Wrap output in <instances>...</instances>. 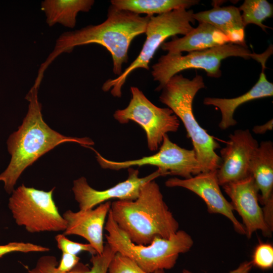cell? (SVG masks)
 <instances>
[{"instance_id":"6da1fadb","label":"cell","mask_w":273,"mask_h":273,"mask_svg":"<svg viewBox=\"0 0 273 273\" xmlns=\"http://www.w3.org/2000/svg\"><path fill=\"white\" fill-rule=\"evenodd\" d=\"M149 16H141L111 5L105 21L80 29L63 33L57 38L52 52L38 69L34 83L40 85L49 65L62 53H71L75 47L97 43L105 47L111 55L113 72H122V65L128 61L131 42L136 36L145 33Z\"/></svg>"},{"instance_id":"7a4b0ae2","label":"cell","mask_w":273,"mask_h":273,"mask_svg":"<svg viewBox=\"0 0 273 273\" xmlns=\"http://www.w3.org/2000/svg\"><path fill=\"white\" fill-rule=\"evenodd\" d=\"M38 89L33 85L26 95L25 98L29 102L27 113L18 130L12 133L7 142L11 159L0 174V181L4 182L8 194L12 193L23 171L56 146L65 142H75L83 147L94 144L88 138L66 136L51 128L42 118Z\"/></svg>"},{"instance_id":"3957f363","label":"cell","mask_w":273,"mask_h":273,"mask_svg":"<svg viewBox=\"0 0 273 273\" xmlns=\"http://www.w3.org/2000/svg\"><path fill=\"white\" fill-rule=\"evenodd\" d=\"M110 212L118 226L136 245L150 244L155 238L168 239L179 228L154 180L142 187L135 200L111 202Z\"/></svg>"},{"instance_id":"277c9868","label":"cell","mask_w":273,"mask_h":273,"mask_svg":"<svg viewBox=\"0 0 273 273\" xmlns=\"http://www.w3.org/2000/svg\"><path fill=\"white\" fill-rule=\"evenodd\" d=\"M204 87L203 78L200 75L190 79L176 74L164 85L159 97V101L183 123L202 172L216 170L220 163V157L215 152L220 147L219 143L199 125L193 112L194 99L198 92Z\"/></svg>"},{"instance_id":"5b68a950","label":"cell","mask_w":273,"mask_h":273,"mask_svg":"<svg viewBox=\"0 0 273 273\" xmlns=\"http://www.w3.org/2000/svg\"><path fill=\"white\" fill-rule=\"evenodd\" d=\"M104 229L107 232V243L116 252L133 260L147 273L173 268L179 255L189 251L194 244L189 234L178 230L168 239L155 238L150 244L136 245L118 226L110 211Z\"/></svg>"},{"instance_id":"8992f818","label":"cell","mask_w":273,"mask_h":273,"mask_svg":"<svg viewBox=\"0 0 273 273\" xmlns=\"http://www.w3.org/2000/svg\"><path fill=\"white\" fill-rule=\"evenodd\" d=\"M271 55L269 50L263 54L252 53L248 47L233 43H226L210 49L182 54L168 53L161 56L152 66V75L159 84L156 88L160 91L168 81L180 71L188 69H200L211 77L218 78L221 75V61L230 57H239L245 59H253L260 63L267 61Z\"/></svg>"},{"instance_id":"52a82bcc","label":"cell","mask_w":273,"mask_h":273,"mask_svg":"<svg viewBox=\"0 0 273 273\" xmlns=\"http://www.w3.org/2000/svg\"><path fill=\"white\" fill-rule=\"evenodd\" d=\"M194 13L192 10L178 9L150 16L145 32L146 39L139 55L120 75L107 80L103 90H110L114 97H121L122 86L128 76L138 68L149 70L151 60L166 39L177 34L185 35L194 28L191 25L195 21Z\"/></svg>"},{"instance_id":"ba28073f","label":"cell","mask_w":273,"mask_h":273,"mask_svg":"<svg viewBox=\"0 0 273 273\" xmlns=\"http://www.w3.org/2000/svg\"><path fill=\"white\" fill-rule=\"evenodd\" d=\"M55 189L44 191L22 184L14 189L8 206L17 224L31 233L64 231L66 221L53 199Z\"/></svg>"},{"instance_id":"9c48e42d","label":"cell","mask_w":273,"mask_h":273,"mask_svg":"<svg viewBox=\"0 0 273 273\" xmlns=\"http://www.w3.org/2000/svg\"><path fill=\"white\" fill-rule=\"evenodd\" d=\"M130 92L128 106L116 110L113 116L121 124L132 121L140 125L146 133L149 149L156 151L165 134L177 131L179 119L169 108H160L153 104L138 87L131 86Z\"/></svg>"},{"instance_id":"30bf717a","label":"cell","mask_w":273,"mask_h":273,"mask_svg":"<svg viewBox=\"0 0 273 273\" xmlns=\"http://www.w3.org/2000/svg\"><path fill=\"white\" fill-rule=\"evenodd\" d=\"M102 168L118 170L133 166L152 165L158 167L166 176L177 175L189 178L202 172L201 167L193 149L181 148L169 139L167 134L163 139L159 150L155 154L142 158L124 161H115L103 157L92 148Z\"/></svg>"},{"instance_id":"8fae6325","label":"cell","mask_w":273,"mask_h":273,"mask_svg":"<svg viewBox=\"0 0 273 273\" xmlns=\"http://www.w3.org/2000/svg\"><path fill=\"white\" fill-rule=\"evenodd\" d=\"M128 175L126 180L104 190H97L92 188L83 176L74 180L72 189L75 199L78 203L79 210L93 209L95 206L112 199L134 200L145 184L159 176H165L158 169L143 177H139L138 169L130 167L128 168Z\"/></svg>"},{"instance_id":"7c38bea8","label":"cell","mask_w":273,"mask_h":273,"mask_svg":"<svg viewBox=\"0 0 273 273\" xmlns=\"http://www.w3.org/2000/svg\"><path fill=\"white\" fill-rule=\"evenodd\" d=\"M220 150V163L216 170L219 186L244 179L250 175V163L259 144L249 129H238L230 134Z\"/></svg>"},{"instance_id":"4fadbf2b","label":"cell","mask_w":273,"mask_h":273,"mask_svg":"<svg viewBox=\"0 0 273 273\" xmlns=\"http://www.w3.org/2000/svg\"><path fill=\"white\" fill-rule=\"evenodd\" d=\"M231 199V204L242 218L245 235L248 239L256 231H261L267 237L271 236L272 231L267 224L262 208L259 205V191L251 175L234 183L222 186Z\"/></svg>"},{"instance_id":"5bb4252c","label":"cell","mask_w":273,"mask_h":273,"mask_svg":"<svg viewBox=\"0 0 273 273\" xmlns=\"http://www.w3.org/2000/svg\"><path fill=\"white\" fill-rule=\"evenodd\" d=\"M168 187H182L199 196L205 203L211 214H220L233 223L235 230L245 235V228L235 216L234 208L223 195L216 175V170L201 172L189 178H170L165 183Z\"/></svg>"},{"instance_id":"9a60e30c","label":"cell","mask_w":273,"mask_h":273,"mask_svg":"<svg viewBox=\"0 0 273 273\" xmlns=\"http://www.w3.org/2000/svg\"><path fill=\"white\" fill-rule=\"evenodd\" d=\"M111 204V202L109 201L100 204L95 209L77 212L67 210L62 216L66 221V228L63 234L83 237L95 249L97 254H102L105 245L103 230Z\"/></svg>"},{"instance_id":"2e32d148","label":"cell","mask_w":273,"mask_h":273,"mask_svg":"<svg viewBox=\"0 0 273 273\" xmlns=\"http://www.w3.org/2000/svg\"><path fill=\"white\" fill-rule=\"evenodd\" d=\"M250 173L260 195L266 222L273 231V143L262 141L254 152L250 163Z\"/></svg>"},{"instance_id":"e0dca14e","label":"cell","mask_w":273,"mask_h":273,"mask_svg":"<svg viewBox=\"0 0 273 273\" xmlns=\"http://www.w3.org/2000/svg\"><path fill=\"white\" fill-rule=\"evenodd\" d=\"M261 65L262 70L258 81L246 93L234 98L206 97L204 99V105L213 106L220 110L221 118L218 126L220 129L224 130L237 124L234 114L240 105L252 100L272 96L273 83L266 77L264 72L265 63Z\"/></svg>"},{"instance_id":"ac0fdd59","label":"cell","mask_w":273,"mask_h":273,"mask_svg":"<svg viewBox=\"0 0 273 273\" xmlns=\"http://www.w3.org/2000/svg\"><path fill=\"white\" fill-rule=\"evenodd\" d=\"M229 43V38L221 32L209 24L201 22L184 36L174 37L171 41L163 42L160 47L168 53L176 54L206 50Z\"/></svg>"},{"instance_id":"d6986e66","label":"cell","mask_w":273,"mask_h":273,"mask_svg":"<svg viewBox=\"0 0 273 273\" xmlns=\"http://www.w3.org/2000/svg\"><path fill=\"white\" fill-rule=\"evenodd\" d=\"M199 23H207L224 34L231 43L247 47L245 41V26L239 8L233 6L214 5L210 10L194 13Z\"/></svg>"},{"instance_id":"ffe728a7","label":"cell","mask_w":273,"mask_h":273,"mask_svg":"<svg viewBox=\"0 0 273 273\" xmlns=\"http://www.w3.org/2000/svg\"><path fill=\"white\" fill-rule=\"evenodd\" d=\"M94 3L93 0H45L41 3V9L50 27L59 23L73 28L78 13L89 11Z\"/></svg>"},{"instance_id":"44dd1931","label":"cell","mask_w":273,"mask_h":273,"mask_svg":"<svg viewBox=\"0 0 273 273\" xmlns=\"http://www.w3.org/2000/svg\"><path fill=\"white\" fill-rule=\"evenodd\" d=\"M107 243L101 254L92 256V267L89 268L81 263H78L71 270L65 273H107L109 263L116 253ZM58 262L53 255H44L38 258L34 267L28 270L29 273H60L56 267Z\"/></svg>"},{"instance_id":"7402d4cb","label":"cell","mask_w":273,"mask_h":273,"mask_svg":"<svg viewBox=\"0 0 273 273\" xmlns=\"http://www.w3.org/2000/svg\"><path fill=\"white\" fill-rule=\"evenodd\" d=\"M198 0H112L111 5L116 8L140 15L152 16L173 10L188 9L198 4Z\"/></svg>"},{"instance_id":"603a6c76","label":"cell","mask_w":273,"mask_h":273,"mask_svg":"<svg viewBox=\"0 0 273 273\" xmlns=\"http://www.w3.org/2000/svg\"><path fill=\"white\" fill-rule=\"evenodd\" d=\"M239 8L242 12L241 17L245 27L254 24L266 31L269 27L263 22L273 15V6L266 0H245Z\"/></svg>"},{"instance_id":"cb8c5ba5","label":"cell","mask_w":273,"mask_h":273,"mask_svg":"<svg viewBox=\"0 0 273 273\" xmlns=\"http://www.w3.org/2000/svg\"><path fill=\"white\" fill-rule=\"evenodd\" d=\"M107 273H147L133 260L116 252L111 260Z\"/></svg>"},{"instance_id":"d4e9b609","label":"cell","mask_w":273,"mask_h":273,"mask_svg":"<svg viewBox=\"0 0 273 273\" xmlns=\"http://www.w3.org/2000/svg\"><path fill=\"white\" fill-rule=\"evenodd\" d=\"M251 262L261 269H268L273 266V246L268 243H259L255 248Z\"/></svg>"},{"instance_id":"484cf974","label":"cell","mask_w":273,"mask_h":273,"mask_svg":"<svg viewBox=\"0 0 273 273\" xmlns=\"http://www.w3.org/2000/svg\"><path fill=\"white\" fill-rule=\"evenodd\" d=\"M55 240L58 248L62 252L77 255L81 251H86L92 255L97 254V251L90 244H82L71 241L63 234L56 236Z\"/></svg>"},{"instance_id":"4316f807","label":"cell","mask_w":273,"mask_h":273,"mask_svg":"<svg viewBox=\"0 0 273 273\" xmlns=\"http://www.w3.org/2000/svg\"><path fill=\"white\" fill-rule=\"evenodd\" d=\"M48 247L31 243L11 242L4 245H0V258L4 255L13 252L28 253L31 252H47Z\"/></svg>"},{"instance_id":"83f0119b","label":"cell","mask_w":273,"mask_h":273,"mask_svg":"<svg viewBox=\"0 0 273 273\" xmlns=\"http://www.w3.org/2000/svg\"><path fill=\"white\" fill-rule=\"evenodd\" d=\"M79 259L80 258L76 255L62 252L56 269L60 273L69 272L79 263Z\"/></svg>"},{"instance_id":"f1b7e54d","label":"cell","mask_w":273,"mask_h":273,"mask_svg":"<svg viewBox=\"0 0 273 273\" xmlns=\"http://www.w3.org/2000/svg\"><path fill=\"white\" fill-rule=\"evenodd\" d=\"M253 266L251 261H245L242 262L236 269L230 271L229 273H249ZM182 272L183 273H193L186 269H183Z\"/></svg>"},{"instance_id":"f546056e","label":"cell","mask_w":273,"mask_h":273,"mask_svg":"<svg viewBox=\"0 0 273 273\" xmlns=\"http://www.w3.org/2000/svg\"><path fill=\"white\" fill-rule=\"evenodd\" d=\"M273 120L271 119L264 124L255 126L252 131L256 134H263L272 129Z\"/></svg>"},{"instance_id":"4dcf8cb0","label":"cell","mask_w":273,"mask_h":273,"mask_svg":"<svg viewBox=\"0 0 273 273\" xmlns=\"http://www.w3.org/2000/svg\"><path fill=\"white\" fill-rule=\"evenodd\" d=\"M153 273H165L164 270L160 269L155 271Z\"/></svg>"}]
</instances>
